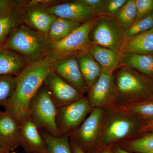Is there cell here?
I'll use <instances>...</instances> for the list:
<instances>
[{"instance_id": "obj_8", "label": "cell", "mask_w": 153, "mask_h": 153, "mask_svg": "<svg viewBox=\"0 0 153 153\" xmlns=\"http://www.w3.org/2000/svg\"><path fill=\"white\" fill-rule=\"evenodd\" d=\"M125 33V30L114 17L98 16L88 38L92 45L120 52Z\"/></svg>"}, {"instance_id": "obj_22", "label": "cell", "mask_w": 153, "mask_h": 153, "mask_svg": "<svg viewBox=\"0 0 153 153\" xmlns=\"http://www.w3.org/2000/svg\"><path fill=\"white\" fill-rule=\"evenodd\" d=\"M120 53L153 55V33H142L126 39Z\"/></svg>"}, {"instance_id": "obj_2", "label": "cell", "mask_w": 153, "mask_h": 153, "mask_svg": "<svg viewBox=\"0 0 153 153\" xmlns=\"http://www.w3.org/2000/svg\"><path fill=\"white\" fill-rule=\"evenodd\" d=\"M117 69L114 74V108L129 106L153 98V78L128 67Z\"/></svg>"}, {"instance_id": "obj_27", "label": "cell", "mask_w": 153, "mask_h": 153, "mask_svg": "<svg viewBox=\"0 0 153 153\" xmlns=\"http://www.w3.org/2000/svg\"><path fill=\"white\" fill-rule=\"evenodd\" d=\"M126 31L136 21L137 8L135 0H127L114 16Z\"/></svg>"}, {"instance_id": "obj_23", "label": "cell", "mask_w": 153, "mask_h": 153, "mask_svg": "<svg viewBox=\"0 0 153 153\" xmlns=\"http://www.w3.org/2000/svg\"><path fill=\"white\" fill-rule=\"evenodd\" d=\"M116 145L129 152L153 153V131L145 133L134 139Z\"/></svg>"}, {"instance_id": "obj_28", "label": "cell", "mask_w": 153, "mask_h": 153, "mask_svg": "<svg viewBox=\"0 0 153 153\" xmlns=\"http://www.w3.org/2000/svg\"><path fill=\"white\" fill-rule=\"evenodd\" d=\"M16 82V76L0 75V106H5L13 96Z\"/></svg>"}, {"instance_id": "obj_29", "label": "cell", "mask_w": 153, "mask_h": 153, "mask_svg": "<svg viewBox=\"0 0 153 153\" xmlns=\"http://www.w3.org/2000/svg\"><path fill=\"white\" fill-rule=\"evenodd\" d=\"M153 27V12L145 18L136 22L125 31V40L146 33Z\"/></svg>"}, {"instance_id": "obj_39", "label": "cell", "mask_w": 153, "mask_h": 153, "mask_svg": "<svg viewBox=\"0 0 153 153\" xmlns=\"http://www.w3.org/2000/svg\"><path fill=\"white\" fill-rule=\"evenodd\" d=\"M16 153L15 152H12V153Z\"/></svg>"}, {"instance_id": "obj_3", "label": "cell", "mask_w": 153, "mask_h": 153, "mask_svg": "<svg viewBox=\"0 0 153 153\" xmlns=\"http://www.w3.org/2000/svg\"><path fill=\"white\" fill-rule=\"evenodd\" d=\"M146 123L137 116L116 108L105 109L103 133L99 149L138 137L142 134L141 129Z\"/></svg>"}, {"instance_id": "obj_30", "label": "cell", "mask_w": 153, "mask_h": 153, "mask_svg": "<svg viewBox=\"0 0 153 153\" xmlns=\"http://www.w3.org/2000/svg\"><path fill=\"white\" fill-rule=\"evenodd\" d=\"M127 0H103L96 12L98 16L114 17Z\"/></svg>"}, {"instance_id": "obj_10", "label": "cell", "mask_w": 153, "mask_h": 153, "mask_svg": "<svg viewBox=\"0 0 153 153\" xmlns=\"http://www.w3.org/2000/svg\"><path fill=\"white\" fill-rule=\"evenodd\" d=\"M116 91L114 74L102 73L98 80L88 89V100L93 108H114Z\"/></svg>"}, {"instance_id": "obj_37", "label": "cell", "mask_w": 153, "mask_h": 153, "mask_svg": "<svg viewBox=\"0 0 153 153\" xmlns=\"http://www.w3.org/2000/svg\"><path fill=\"white\" fill-rule=\"evenodd\" d=\"M0 153H9V152L0 148Z\"/></svg>"}, {"instance_id": "obj_20", "label": "cell", "mask_w": 153, "mask_h": 153, "mask_svg": "<svg viewBox=\"0 0 153 153\" xmlns=\"http://www.w3.org/2000/svg\"><path fill=\"white\" fill-rule=\"evenodd\" d=\"M88 51L101 67L102 73L114 74V71L117 69L120 52L93 45Z\"/></svg>"}, {"instance_id": "obj_11", "label": "cell", "mask_w": 153, "mask_h": 153, "mask_svg": "<svg viewBox=\"0 0 153 153\" xmlns=\"http://www.w3.org/2000/svg\"><path fill=\"white\" fill-rule=\"evenodd\" d=\"M44 84L48 88L57 108L68 105L84 97L52 68L44 80Z\"/></svg>"}, {"instance_id": "obj_33", "label": "cell", "mask_w": 153, "mask_h": 153, "mask_svg": "<svg viewBox=\"0 0 153 153\" xmlns=\"http://www.w3.org/2000/svg\"><path fill=\"white\" fill-rule=\"evenodd\" d=\"M97 153H115L113 145L102 147Z\"/></svg>"}, {"instance_id": "obj_12", "label": "cell", "mask_w": 153, "mask_h": 153, "mask_svg": "<svg viewBox=\"0 0 153 153\" xmlns=\"http://www.w3.org/2000/svg\"><path fill=\"white\" fill-rule=\"evenodd\" d=\"M52 68L82 95L88 91V88L79 69L76 54L68 55L53 61Z\"/></svg>"}, {"instance_id": "obj_24", "label": "cell", "mask_w": 153, "mask_h": 153, "mask_svg": "<svg viewBox=\"0 0 153 153\" xmlns=\"http://www.w3.org/2000/svg\"><path fill=\"white\" fill-rule=\"evenodd\" d=\"M80 25L78 23L57 17L50 28L47 38L50 43L62 41Z\"/></svg>"}, {"instance_id": "obj_9", "label": "cell", "mask_w": 153, "mask_h": 153, "mask_svg": "<svg viewBox=\"0 0 153 153\" xmlns=\"http://www.w3.org/2000/svg\"><path fill=\"white\" fill-rule=\"evenodd\" d=\"M93 108L87 98L84 97L68 105L57 108L56 120L61 134L69 136L79 127Z\"/></svg>"}, {"instance_id": "obj_16", "label": "cell", "mask_w": 153, "mask_h": 153, "mask_svg": "<svg viewBox=\"0 0 153 153\" xmlns=\"http://www.w3.org/2000/svg\"><path fill=\"white\" fill-rule=\"evenodd\" d=\"M20 145L27 153H49L30 116L20 123Z\"/></svg>"}, {"instance_id": "obj_17", "label": "cell", "mask_w": 153, "mask_h": 153, "mask_svg": "<svg viewBox=\"0 0 153 153\" xmlns=\"http://www.w3.org/2000/svg\"><path fill=\"white\" fill-rule=\"evenodd\" d=\"M19 146L20 123L7 111H0V148L9 153Z\"/></svg>"}, {"instance_id": "obj_18", "label": "cell", "mask_w": 153, "mask_h": 153, "mask_svg": "<svg viewBox=\"0 0 153 153\" xmlns=\"http://www.w3.org/2000/svg\"><path fill=\"white\" fill-rule=\"evenodd\" d=\"M28 65L22 55L0 46V75L18 76Z\"/></svg>"}, {"instance_id": "obj_25", "label": "cell", "mask_w": 153, "mask_h": 153, "mask_svg": "<svg viewBox=\"0 0 153 153\" xmlns=\"http://www.w3.org/2000/svg\"><path fill=\"white\" fill-rule=\"evenodd\" d=\"M42 137L49 153H72L69 136L63 135L55 137L48 133L43 132Z\"/></svg>"}, {"instance_id": "obj_14", "label": "cell", "mask_w": 153, "mask_h": 153, "mask_svg": "<svg viewBox=\"0 0 153 153\" xmlns=\"http://www.w3.org/2000/svg\"><path fill=\"white\" fill-rule=\"evenodd\" d=\"M47 2L28 1L25 16V25L47 38L50 28L57 17L47 11Z\"/></svg>"}, {"instance_id": "obj_15", "label": "cell", "mask_w": 153, "mask_h": 153, "mask_svg": "<svg viewBox=\"0 0 153 153\" xmlns=\"http://www.w3.org/2000/svg\"><path fill=\"white\" fill-rule=\"evenodd\" d=\"M28 1H15L0 15V46L5 43L15 28L25 24V16Z\"/></svg>"}, {"instance_id": "obj_36", "label": "cell", "mask_w": 153, "mask_h": 153, "mask_svg": "<svg viewBox=\"0 0 153 153\" xmlns=\"http://www.w3.org/2000/svg\"><path fill=\"white\" fill-rule=\"evenodd\" d=\"M113 146L115 153H132L124 150L123 149H121L117 145L114 144L113 145Z\"/></svg>"}, {"instance_id": "obj_13", "label": "cell", "mask_w": 153, "mask_h": 153, "mask_svg": "<svg viewBox=\"0 0 153 153\" xmlns=\"http://www.w3.org/2000/svg\"><path fill=\"white\" fill-rule=\"evenodd\" d=\"M46 9L49 13L56 17L66 19L81 25L94 17L97 16L95 11L82 0L48 5Z\"/></svg>"}, {"instance_id": "obj_19", "label": "cell", "mask_w": 153, "mask_h": 153, "mask_svg": "<svg viewBox=\"0 0 153 153\" xmlns=\"http://www.w3.org/2000/svg\"><path fill=\"white\" fill-rule=\"evenodd\" d=\"M132 68L153 78V55L120 53L117 68Z\"/></svg>"}, {"instance_id": "obj_7", "label": "cell", "mask_w": 153, "mask_h": 153, "mask_svg": "<svg viewBox=\"0 0 153 153\" xmlns=\"http://www.w3.org/2000/svg\"><path fill=\"white\" fill-rule=\"evenodd\" d=\"M98 17H94L80 25L62 41L50 43L47 58L52 62L63 57L89 50L92 45L88 36Z\"/></svg>"}, {"instance_id": "obj_35", "label": "cell", "mask_w": 153, "mask_h": 153, "mask_svg": "<svg viewBox=\"0 0 153 153\" xmlns=\"http://www.w3.org/2000/svg\"><path fill=\"white\" fill-rule=\"evenodd\" d=\"M152 131H153V122L146 123L140 130L141 134Z\"/></svg>"}, {"instance_id": "obj_31", "label": "cell", "mask_w": 153, "mask_h": 153, "mask_svg": "<svg viewBox=\"0 0 153 153\" xmlns=\"http://www.w3.org/2000/svg\"><path fill=\"white\" fill-rule=\"evenodd\" d=\"M136 21L145 18L153 12V0H135Z\"/></svg>"}, {"instance_id": "obj_34", "label": "cell", "mask_w": 153, "mask_h": 153, "mask_svg": "<svg viewBox=\"0 0 153 153\" xmlns=\"http://www.w3.org/2000/svg\"><path fill=\"white\" fill-rule=\"evenodd\" d=\"M70 142L72 153H85L79 147V146L76 144L73 140L70 138Z\"/></svg>"}, {"instance_id": "obj_21", "label": "cell", "mask_w": 153, "mask_h": 153, "mask_svg": "<svg viewBox=\"0 0 153 153\" xmlns=\"http://www.w3.org/2000/svg\"><path fill=\"white\" fill-rule=\"evenodd\" d=\"M77 57L79 69L89 89L99 79L102 74L101 67L88 50L80 52Z\"/></svg>"}, {"instance_id": "obj_4", "label": "cell", "mask_w": 153, "mask_h": 153, "mask_svg": "<svg viewBox=\"0 0 153 153\" xmlns=\"http://www.w3.org/2000/svg\"><path fill=\"white\" fill-rule=\"evenodd\" d=\"M50 44L47 37L24 24L12 31L3 46L22 55L30 65L47 57Z\"/></svg>"}, {"instance_id": "obj_26", "label": "cell", "mask_w": 153, "mask_h": 153, "mask_svg": "<svg viewBox=\"0 0 153 153\" xmlns=\"http://www.w3.org/2000/svg\"><path fill=\"white\" fill-rule=\"evenodd\" d=\"M116 108L137 116L147 123L153 122V98L129 106Z\"/></svg>"}, {"instance_id": "obj_38", "label": "cell", "mask_w": 153, "mask_h": 153, "mask_svg": "<svg viewBox=\"0 0 153 153\" xmlns=\"http://www.w3.org/2000/svg\"><path fill=\"white\" fill-rule=\"evenodd\" d=\"M153 33V27L152 28V29H151L150 30H149V31H147V32H146V33Z\"/></svg>"}, {"instance_id": "obj_1", "label": "cell", "mask_w": 153, "mask_h": 153, "mask_svg": "<svg viewBox=\"0 0 153 153\" xmlns=\"http://www.w3.org/2000/svg\"><path fill=\"white\" fill-rule=\"evenodd\" d=\"M51 70L52 62L47 57L38 63L28 65L16 76L15 91L4 107L6 111L19 123L30 116V102Z\"/></svg>"}, {"instance_id": "obj_6", "label": "cell", "mask_w": 153, "mask_h": 153, "mask_svg": "<svg viewBox=\"0 0 153 153\" xmlns=\"http://www.w3.org/2000/svg\"><path fill=\"white\" fill-rule=\"evenodd\" d=\"M105 109L94 108L69 137L85 153H97L103 133Z\"/></svg>"}, {"instance_id": "obj_32", "label": "cell", "mask_w": 153, "mask_h": 153, "mask_svg": "<svg viewBox=\"0 0 153 153\" xmlns=\"http://www.w3.org/2000/svg\"><path fill=\"white\" fill-rule=\"evenodd\" d=\"M12 0H0V15L3 13L14 3Z\"/></svg>"}, {"instance_id": "obj_5", "label": "cell", "mask_w": 153, "mask_h": 153, "mask_svg": "<svg viewBox=\"0 0 153 153\" xmlns=\"http://www.w3.org/2000/svg\"><path fill=\"white\" fill-rule=\"evenodd\" d=\"M57 108L49 90L42 85L30 102V116L36 126L44 128L55 137L62 135L57 124Z\"/></svg>"}]
</instances>
